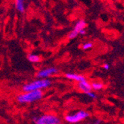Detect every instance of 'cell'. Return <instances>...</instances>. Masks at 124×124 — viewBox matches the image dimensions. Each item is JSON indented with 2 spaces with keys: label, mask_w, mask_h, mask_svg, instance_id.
<instances>
[{
  "label": "cell",
  "mask_w": 124,
  "mask_h": 124,
  "mask_svg": "<svg viewBox=\"0 0 124 124\" xmlns=\"http://www.w3.org/2000/svg\"><path fill=\"white\" fill-rule=\"evenodd\" d=\"M42 97V92L40 90L26 92L25 94H20L17 97V100L21 103H32Z\"/></svg>",
  "instance_id": "obj_1"
},
{
  "label": "cell",
  "mask_w": 124,
  "mask_h": 124,
  "mask_svg": "<svg viewBox=\"0 0 124 124\" xmlns=\"http://www.w3.org/2000/svg\"><path fill=\"white\" fill-rule=\"evenodd\" d=\"M51 85V81L48 80H39L31 83L25 85L22 87V90L25 92H30L33 91L39 90V88H48Z\"/></svg>",
  "instance_id": "obj_2"
},
{
  "label": "cell",
  "mask_w": 124,
  "mask_h": 124,
  "mask_svg": "<svg viewBox=\"0 0 124 124\" xmlns=\"http://www.w3.org/2000/svg\"><path fill=\"white\" fill-rule=\"evenodd\" d=\"M36 124H61V120L59 117L51 115H46L41 116L37 120L35 119Z\"/></svg>",
  "instance_id": "obj_3"
},
{
  "label": "cell",
  "mask_w": 124,
  "mask_h": 124,
  "mask_svg": "<svg viewBox=\"0 0 124 124\" xmlns=\"http://www.w3.org/2000/svg\"><path fill=\"white\" fill-rule=\"evenodd\" d=\"M88 116H89V114L88 112H86L85 111H80L74 115H67L65 117V120L68 121L69 123H77L79 121H80L82 120H84L85 118L88 117Z\"/></svg>",
  "instance_id": "obj_4"
},
{
  "label": "cell",
  "mask_w": 124,
  "mask_h": 124,
  "mask_svg": "<svg viewBox=\"0 0 124 124\" xmlns=\"http://www.w3.org/2000/svg\"><path fill=\"white\" fill-rule=\"evenodd\" d=\"M86 26V23L84 20H80L77 22V24L75 25L74 28V30L72 31H71L69 34V39H74L75 38L77 35L78 33H80V31L83 30Z\"/></svg>",
  "instance_id": "obj_5"
},
{
  "label": "cell",
  "mask_w": 124,
  "mask_h": 124,
  "mask_svg": "<svg viewBox=\"0 0 124 124\" xmlns=\"http://www.w3.org/2000/svg\"><path fill=\"white\" fill-rule=\"evenodd\" d=\"M58 71H59L56 69V68H50V69H45V70H42V71H40L39 72H38L37 77H47L52 74L58 73Z\"/></svg>",
  "instance_id": "obj_6"
},
{
  "label": "cell",
  "mask_w": 124,
  "mask_h": 124,
  "mask_svg": "<svg viewBox=\"0 0 124 124\" xmlns=\"http://www.w3.org/2000/svg\"><path fill=\"white\" fill-rule=\"evenodd\" d=\"M78 87H79V88H80V90H82V91L85 94L91 92V90L92 88V85H90L86 80H84L83 82L79 83H78Z\"/></svg>",
  "instance_id": "obj_7"
},
{
  "label": "cell",
  "mask_w": 124,
  "mask_h": 124,
  "mask_svg": "<svg viewBox=\"0 0 124 124\" xmlns=\"http://www.w3.org/2000/svg\"><path fill=\"white\" fill-rule=\"evenodd\" d=\"M65 77L68 79H70V80H76L78 81L79 83L80 82H83L84 80H85V77L83 75H80V74H66Z\"/></svg>",
  "instance_id": "obj_8"
},
{
  "label": "cell",
  "mask_w": 124,
  "mask_h": 124,
  "mask_svg": "<svg viewBox=\"0 0 124 124\" xmlns=\"http://www.w3.org/2000/svg\"><path fill=\"white\" fill-rule=\"evenodd\" d=\"M16 8L21 13L25 11L24 8V0H16Z\"/></svg>",
  "instance_id": "obj_9"
},
{
  "label": "cell",
  "mask_w": 124,
  "mask_h": 124,
  "mask_svg": "<svg viewBox=\"0 0 124 124\" xmlns=\"http://www.w3.org/2000/svg\"><path fill=\"white\" fill-rule=\"evenodd\" d=\"M28 59L31 62H37L39 61V57H38V56L33 55V54H30L28 57Z\"/></svg>",
  "instance_id": "obj_10"
},
{
  "label": "cell",
  "mask_w": 124,
  "mask_h": 124,
  "mask_svg": "<svg viewBox=\"0 0 124 124\" xmlns=\"http://www.w3.org/2000/svg\"><path fill=\"white\" fill-rule=\"evenodd\" d=\"M92 87L94 90H100L103 88V84L101 83H93L92 84Z\"/></svg>",
  "instance_id": "obj_11"
},
{
  "label": "cell",
  "mask_w": 124,
  "mask_h": 124,
  "mask_svg": "<svg viewBox=\"0 0 124 124\" xmlns=\"http://www.w3.org/2000/svg\"><path fill=\"white\" fill-rule=\"evenodd\" d=\"M92 46H93V44L92 42H87V43L84 44L83 46V48L84 50H87V49H89V48H92Z\"/></svg>",
  "instance_id": "obj_12"
},
{
  "label": "cell",
  "mask_w": 124,
  "mask_h": 124,
  "mask_svg": "<svg viewBox=\"0 0 124 124\" xmlns=\"http://www.w3.org/2000/svg\"><path fill=\"white\" fill-rule=\"evenodd\" d=\"M86 94H88V96H89L90 97H92V98H94V99H96L97 98V96H96V94H94V93H92V92H88V93H87Z\"/></svg>",
  "instance_id": "obj_13"
},
{
  "label": "cell",
  "mask_w": 124,
  "mask_h": 124,
  "mask_svg": "<svg viewBox=\"0 0 124 124\" xmlns=\"http://www.w3.org/2000/svg\"><path fill=\"white\" fill-rule=\"evenodd\" d=\"M104 69H105L106 70H108V69H109V65H108V64H105V65H104Z\"/></svg>",
  "instance_id": "obj_14"
},
{
  "label": "cell",
  "mask_w": 124,
  "mask_h": 124,
  "mask_svg": "<svg viewBox=\"0 0 124 124\" xmlns=\"http://www.w3.org/2000/svg\"><path fill=\"white\" fill-rule=\"evenodd\" d=\"M80 34H82V35H84L85 33V29H83V30L80 31Z\"/></svg>",
  "instance_id": "obj_15"
},
{
  "label": "cell",
  "mask_w": 124,
  "mask_h": 124,
  "mask_svg": "<svg viewBox=\"0 0 124 124\" xmlns=\"http://www.w3.org/2000/svg\"><path fill=\"white\" fill-rule=\"evenodd\" d=\"M100 123V120H96L95 122H94V123H88V124H99Z\"/></svg>",
  "instance_id": "obj_16"
}]
</instances>
